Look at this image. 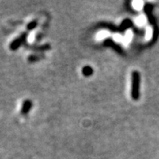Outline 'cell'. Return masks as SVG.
I'll return each instance as SVG.
<instances>
[{"label": "cell", "mask_w": 159, "mask_h": 159, "mask_svg": "<svg viewBox=\"0 0 159 159\" xmlns=\"http://www.w3.org/2000/svg\"><path fill=\"white\" fill-rule=\"evenodd\" d=\"M26 37H27V33L26 32H24L23 34L21 35L20 37L16 38L15 40H13L11 44H10V49L12 51H16L17 49L21 46V44L25 42V40L26 39Z\"/></svg>", "instance_id": "obj_2"}, {"label": "cell", "mask_w": 159, "mask_h": 159, "mask_svg": "<svg viewBox=\"0 0 159 159\" xmlns=\"http://www.w3.org/2000/svg\"><path fill=\"white\" fill-rule=\"evenodd\" d=\"M32 101L30 100H26L24 101L23 106H22V109H21V114L23 115H26L29 112L30 109L32 107Z\"/></svg>", "instance_id": "obj_3"}, {"label": "cell", "mask_w": 159, "mask_h": 159, "mask_svg": "<svg viewBox=\"0 0 159 159\" xmlns=\"http://www.w3.org/2000/svg\"><path fill=\"white\" fill-rule=\"evenodd\" d=\"M82 72H83V74L85 75V76H89L93 74V69L90 67L87 66V67H84L83 70H82Z\"/></svg>", "instance_id": "obj_4"}, {"label": "cell", "mask_w": 159, "mask_h": 159, "mask_svg": "<svg viewBox=\"0 0 159 159\" xmlns=\"http://www.w3.org/2000/svg\"><path fill=\"white\" fill-rule=\"evenodd\" d=\"M140 83L141 75L137 71L131 74V97L134 100H138L140 97Z\"/></svg>", "instance_id": "obj_1"}, {"label": "cell", "mask_w": 159, "mask_h": 159, "mask_svg": "<svg viewBox=\"0 0 159 159\" xmlns=\"http://www.w3.org/2000/svg\"><path fill=\"white\" fill-rule=\"evenodd\" d=\"M37 25V22L36 21H32V22H30L29 24H28V25H27V28L28 30H31L32 28H34Z\"/></svg>", "instance_id": "obj_5"}, {"label": "cell", "mask_w": 159, "mask_h": 159, "mask_svg": "<svg viewBox=\"0 0 159 159\" xmlns=\"http://www.w3.org/2000/svg\"><path fill=\"white\" fill-rule=\"evenodd\" d=\"M141 4H142V2H135L133 3L134 7H135V8H136V9H141Z\"/></svg>", "instance_id": "obj_6"}]
</instances>
